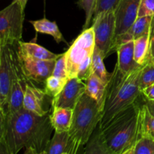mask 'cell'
<instances>
[{
  "label": "cell",
  "mask_w": 154,
  "mask_h": 154,
  "mask_svg": "<svg viewBox=\"0 0 154 154\" xmlns=\"http://www.w3.org/2000/svg\"><path fill=\"white\" fill-rule=\"evenodd\" d=\"M53 130L48 114L36 115L23 108L6 114L5 140L13 154H17L23 148L44 151Z\"/></svg>",
  "instance_id": "6da1fadb"
},
{
  "label": "cell",
  "mask_w": 154,
  "mask_h": 154,
  "mask_svg": "<svg viewBox=\"0 0 154 154\" xmlns=\"http://www.w3.org/2000/svg\"><path fill=\"white\" fill-rule=\"evenodd\" d=\"M143 66L128 74L122 73L117 66L107 85L105 104L99 127L102 128L116 115L136 102L141 93L139 78Z\"/></svg>",
  "instance_id": "7a4b0ae2"
},
{
  "label": "cell",
  "mask_w": 154,
  "mask_h": 154,
  "mask_svg": "<svg viewBox=\"0 0 154 154\" xmlns=\"http://www.w3.org/2000/svg\"><path fill=\"white\" fill-rule=\"evenodd\" d=\"M140 106L135 104L116 115L100 128L105 144L111 154H123L134 147L139 136Z\"/></svg>",
  "instance_id": "3957f363"
},
{
  "label": "cell",
  "mask_w": 154,
  "mask_h": 154,
  "mask_svg": "<svg viewBox=\"0 0 154 154\" xmlns=\"http://www.w3.org/2000/svg\"><path fill=\"white\" fill-rule=\"evenodd\" d=\"M102 113L96 101L84 93L73 109L72 124L69 130L70 154H77L80 147L85 146L99 125Z\"/></svg>",
  "instance_id": "277c9868"
},
{
  "label": "cell",
  "mask_w": 154,
  "mask_h": 154,
  "mask_svg": "<svg viewBox=\"0 0 154 154\" xmlns=\"http://www.w3.org/2000/svg\"><path fill=\"white\" fill-rule=\"evenodd\" d=\"M94 48V32L90 26L84 29L64 53L69 79L78 78L85 82L91 73Z\"/></svg>",
  "instance_id": "5b68a950"
},
{
  "label": "cell",
  "mask_w": 154,
  "mask_h": 154,
  "mask_svg": "<svg viewBox=\"0 0 154 154\" xmlns=\"http://www.w3.org/2000/svg\"><path fill=\"white\" fill-rule=\"evenodd\" d=\"M23 21L24 8L14 0L0 11V41L3 44H17L22 38Z\"/></svg>",
  "instance_id": "8992f818"
},
{
  "label": "cell",
  "mask_w": 154,
  "mask_h": 154,
  "mask_svg": "<svg viewBox=\"0 0 154 154\" xmlns=\"http://www.w3.org/2000/svg\"><path fill=\"white\" fill-rule=\"evenodd\" d=\"M95 45L105 57L114 51L116 17L114 11L104 12L93 19Z\"/></svg>",
  "instance_id": "52a82bcc"
},
{
  "label": "cell",
  "mask_w": 154,
  "mask_h": 154,
  "mask_svg": "<svg viewBox=\"0 0 154 154\" xmlns=\"http://www.w3.org/2000/svg\"><path fill=\"white\" fill-rule=\"evenodd\" d=\"M16 45L2 43L0 51V104L4 108L7 103L14 71L19 65L17 48H14Z\"/></svg>",
  "instance_id": "ba28073f"
},
{
  "label": "cell",
  "mask_w": 154,
  "mask_h": 154,
  "mask_svg": "<svg viewBox=\"0 0 154 154\" xmlns=\"http://www.w3.org/2000/svg\"><path fill=\"white\" fill-rule=\"evenodd\" d=\"M21 71L28 81L45 84L52 75L56 60H39L17 54Z\"/></svg>",
  "instance_id": "9c48e42d"
},
{
  "label": "cell",
  "mask_w": 154,
  "mask_h": 154,
  "mask_svg": "<svg viewBox=\"0 0 154 154\" xmlns=\"http://www.w3.org/2000/svg\"><path fill=\"white\" fill-rule=\"evenodd\" d=\"M140 2L141 0H120L114 11L116 17L115 39L128 31L136 20Z\"/></svg>",
  "instance_id": "30bf717a"
},
{
  "label": "cell",
  "mask_w": 154,
  "mask_h": 154,
  "mask_svg": "<svg viewBox=\"0 0 154 154\" xmlns=\"http://www.w3.org/2000/svg\"><path fill=\"white\" fill-rule=\"evenodd\" d=\"M86 84L78 78H70L67 81L60 94L53 98V107L67 108L74 109L78 100L85 93Z\"/></svg>",
  "instance_id": "8fae6325"
},
{
  "label": "cell",
  "mask_w": 154,
  "mask_h": 154,
  "mask_svg": "<svg viewBox=\"0 0 154 154\" xmlns=\"http://www.w3.org/2000/svg\"><path fill=\"white\" fill-rule=\"evenodd\" d=\"M28 80L21 71L20 63L14 71L11 87L5 110L6 114H11L23 108L24 96Z\"/></svg>",
  "instance_id": "7c38bea8"
},
{
  "label": "cell",
  "mask_w": 154,
  "mask_h": 154,
  "mask_svg": "<svg viewBox=\"0 0 154 154\" xmlns=\"http://www.w3.org/2000/svg\"><path fill=\"white\" fill-rule=\"evenodd\" d=\"M153 17H138L132 26L124 34L115 39L114 50L117 49L119 45L123 43L134 41L150 32L153 31Z\"/></svg>",
  "instance_id": "4fadbf2b"
},
{
  "label": "cell",
  "mask_w": 154,
  "mask_h": 154,
  "mask_svg": "<svg viewBox=\"0 0 154 154\" xmlns=\"http://www.w3.org/2000/svg\"><path fill=\"white\" fill-rule=\"evenodd\" d=\"M45 90L27 83L23 108L38 116H45L48 111L44 108V102L46 96Z\"/></svg>",
  "instance_id": "5bb4252c"
},
{
  "label": "cell",
  "mask_w": 154,
  "mask_h": 154,
  "mask_svg": "<svg viewBox=\"0 0 154 154\" xmlns=\"http://www.w3.org/2000/svg\"><path fill=\"white\" fill-rule=\"evenodd\" d=\"M117 52V63L116 66L123 74H128L141 67L134 58V41L119 45L116 49Z\"/></svg>",
  "instance_id": "9a60e30c"
},
{
  "label": "cell",
  "mask_w": 154,
  "mask_h": 154,
  "mask_svg": "<svg viewBox=\"0 0 154 154\" xmlns=\"http://www.w3.org/2000/svg\"><path fill=\"white\" fill-rule=\"evenodd\" d=\"M17 52L20 55L39 60H57L63 55L52 53L35 42H23L22 41L17 43Z\"/></svg>",
  "instance_id": "2e32d148"
},
{
  "label": "cell",
  "mask_w": 154,
  "mask_h": 154,
  "mask_svg": "<svg viewBox=\"0 0 154 154\" xmlns=\"http://www.w3.org/2000/svg\"><path fill=\"white\" fill-rule=\"evenodd\" d=\"M85 84V93L96 101L102 111L105 104L107 84L92 72L86 80Z\"/></svg>",
  "instance_id": "e0dca14e"
},
{
  "label": "cell",
  "mask_w": 154,
  "mask_h": 154,
  "mask_svg": "<svg viewBox=\"0 0 154 154\" xmlns=\"http://www.w3.org/2000/svg\"><path fill=\"white\" fill-rule=\"evenodd\" d=\"M72 116L73 109L72 108L53 107L50 120L54 132H69L72 124Z\"/></svg>",
  "instance_id": "ac0fdd59"
},
{
  "label": "cell",
  "mask_w": 154,
  "mask_h": 154,
  "mask_svg": "<svg viewBox=\"0 0 154 154\" xmlns=\"http://www.w3.org/2000/svg\"><path fill=\"white\" fill-rule=\"evenodd\" d=\"M47 154H63L71 152V141L69 132H54L47 146Z\"/></svg>",
  "instance_id": "d6986e66"
},
{
  "label": "cell",
  "mask_w": 154,
  "mask_h": 154,
  "mask_svg": "<svg viewBox=\"0 0 154 154\" xmlns=\"http://www.w3.org/2000/svg\"><path fill=\"white\" fill-rule=\"evenodd\" d=\"M153 31L134 40V58L139 66H144L151 57L150 56V42Z\"/></svg>",
  "instance_id": "ffe728a7"
},
{
  "label": "cell",
  "mask_w": 154,
  "mask_h": 154,
  "mask_svg": "<svg viewBox=\"0 0 154 154\" xmlns=\"http://www.w3.org/2000/svg\"><path fill=\"white\" fill-rule=\"evenodd\" d=\"M29 23L37 32L51 35L57 43L64 42L67 44L55 21H51L47 18H43L38 20H30Z\"/></svg>",
  "instance_id": "44dd1931"
},
{
  "label": "cell",
  "mask_w": 154,
  "mask_h": 154,
  "mask_svg": "<svg viewBox=\"0 0 154 154\" xmlns=\"http://www.w3.org/2000/svg\"><path fill=\"white\" fill-rule=\"evenodd\" d=\"M82 154H111L104 141L99 125L84 146Z\"/></svg>",
  "instance_id": "7402d4cb"
},
{
  "label": "cell",
  "mask_w": 154,
  "mask_h": 154,
  "mask_svg": "<svg viewBox=\"0 0 154 154\" xmlns=\"http://www.w3.org/2000/svg\"><path fill=\"white\" fill-rule=\"evenodd\" d=\"M139 136L154 140V117L149 113L145 105L140 106L138 116Z\"/></svg>",
  "instance_id": "603a6c76"
},
{
  "label": "cell",
  "mask_w": 154,
  "mask_h": 154,
  "mask_svg": "<svg viewBox=\"0 0 154 154\" xmlns=\"http://www.w3.org/2000/svg\"><path fill=\"white\" fill-rule=\"evenodd\" d=\"M104 59H105V57L103 54L95 45L93 58H92L91 72L96 74L105 84L108 85L111 79V73H108L106 71L105 63H104Z\"/></svg>",
  "instance_id": "cb8c5ba5"
},
{
  "label": "cell",
  "mask_w": 154,
  "mask_h": 154,
  "mask_svg": "<svg viewBox=\"0 0 154 154\" xmlns=\"http://www.w3.org/2000/svg\"><path fill=\"white\" fill-rule=\"evenodd\" d=\"M69 80L62 79L58 77L51 75L45 82V91L47 95L55 98L64 88Z\"/></svg>",
  "instance_id": "d4e9b609"
},
{
  "label": "cell",
  "mask_w": 154,
  "mask_h": 154,
  "mask_svg": "<svg viewBox=\"0 0 154 154\" xmlns=\"http://www.w3.org/2000/svg\"><path fill=\"white\" fill-rule=\"evenodd\" d=\"M154 84V59L150 58L141 69L139 86L141 92L144 89Z\"/></svg>",
  "instance_id": "484cf974"
},
{
  "label": "cell",
  "mask_w": 154,
  "mask_h": 154,
  "mask_svg": "<svg viewBox=\"0 0 154 154\" xmlns=\"http://www.w3.org/2000/svg\"><path fill=\"white\" fill-rule=\"evenodd\" d=\"M97 0H78L77 5L85 12V24L84 26V29L90 27V23H91L93 17L95 9Z\"/></svg>",
  "instance_id": "4316f807"
},
{
  "label": "cell",
  "mask_w": 154,
  "mask_h": 154,
  "mask_svg": "<svg viewBox=\"0 0 154 154\" xmlns=\"http://www.w3.org/2000/svg\"><path fill=\"white\" fill-rule=\"evenodd\" d=\"M134 154H154V140L140 137L134 146Z\"/></svg>",
  "instance_id": "83f0119b"
},
{
  "label": "cell",
  "mask_w": 154,
  "mask_h": 154,
  "mask_svg": "<svg viewBox=\"0 0 154 154\" xmlns=\"http://www.w3.org/2000/svg\"><path fill=\"white\" fill-rule=\"evenodd\" d=\"M120 2V0H97L93 19L104 12L114 11Z\"/></svg>",
  "instance_id": "f1b7e54d"
},
{
  "label": "cell",
  "mask_w": 154,
  "mask_h": 154,
  "mask_svg": "<svg viewBox=\"0 0 154 154\" xmlns=\"http://www.w3.org/2000/svg\"><path fill=\"white\" fill-rule=\"evenodd\" d=\"M52 75L58 77L62 79L69 80V75H68L67 65H66V60L64 54H63L61 57H59L56 60L55 66H54Z\"/></svg>",
  "instance_id": "f546056e"
},
{
  "label": "cell",
  "mask_w": 154,
  "mask_h": 154,
  "mask_svg": "<svg viewBox=\"0 0 154 154\" xmlns=\"http://www.w3.org/2000/svg\"><path fill=\"white\" fill-rule=\"evenodd\" d=\"M150 16L154 17V0H141L138 17Z\"/></svg>",
  "instance_id": "4dcf8cb0"
},
{
  "label": "cell",
  "mask_w": 154,
  "mask_h": 154,
  "mask_svg": "<svg viewBox=\"0 0 154 154\" xmlns=\"http://www.w3.org/2000/svg\"><path fill=\"white\" fill-rule=\"evenodd\" d=\"M6 123V112L4 108H0V141L5 139Z\"/></svg>",
  "instance_id": "1f68e13d"
},
{
  "label": "cell",
  "mask_w": 154,
  "mask_h": 154,
  "mask_svg": "<svg viewBox=\"0 0 154 154\" xmlns=\"http://www.w3.org/2000/svg\"><path fill=\"white\" fill-rule=\"evenodd\" d=\"M143 96L146 99L148 100H154V84L144 89L141 92Z\"/></svg>",
  "instance_id": "d6a6232c"
},
{
  "label": "cell",
  "mask_w": 154,
  "mask_h": 154,
  "mask_svg": "<svg viewBox=\"0 0 154 154\" xmlns=\"http://www.w3.org/2000/svg\"><path fill=\"white\" fill-rule=\"evenodd\" d=\"M0 154H13L5 139L0 141Z\"/></svg>",
  "instance_id": "836d02e7"
},
{
  "label": "cell",
  "mask_w": 154,
  "mask_h": 154,
  "mask_svg": "<svg viewBox=\"0 0 154 154\" xmlns=\"http://www.w3.org/2000/svg\"><path fill=\"white\" fill-rule=\"evenodd\" d=\"M144 105L147 107L149 113L154 117V100H148V99H145Z\"/></svg>",
  "instance_id": "e575fe53"
},
{
  "label": "cell",
  "mask_w": 154,
  "mask_h": 154,
  "mask_svg": "<svg viewBox=\"0 0 154 154\" xmlns=\"http://www.w3.org/2000/svg\"><path fill=\"white\" fill-rule=\"evenodd\" d=\"M150 56L151 58L154 59V32L153 31L150 42Z\"/></svg>",
  "instance_id": "d590c367"
},
{
  "label": "cell",
  "mask_w": 154,
  "mask_h": 154,
  "mask_svg": "<svg viewBox=\"0 0 154 154\" xmlns=\"http://www.w3.org/2000/svg\"><path fill=\"white\" fill-rule=\"evenodd\" d=\"M24 154H47V152L45 150L42 152H36L35 150H32V149H26L25 153Z\"/></svg>",
  "instance_id": "8d00e7d4"
},
{
  "label": "cell",
  "mask_w": 154,
  "mask_h": 154,
  "mask_svg": "<svg viewBox=\"0 0 154 154\" xmlns=\"http://www.w3.org/2000/svg\"><path fill=\"white\" fill-rule=\"evenodd\" d=\"M15 1H17L22 5V7L25 9V7L26 5V3L28 2V0H15Z\"/></svg>",
  "instance_id": "74e56055"
},
{
  "label": "cell",
  "mask_w": 154,
  "mask_h": 154,
  "mask_svg": "<svg viewBox=\"0 0 154 154\" xmlns=\"http://www.w3.org/2000/svg\"><path fill=\"white\" fill-rule=\"evenodd\" d=\"M123 154H134V147L126 150V151L125 152V153H123Z\"/></svg>",
  "instance_id": "f35d334b"
},
{
  "label": "cell",
  "mask_w": 154,
  "mask_h": 154,
  "mask_svg": "<svg viewBox=\"0 0 154 154\" xmlns=\"http://www.w3.org/2000/svg\"><path fill=\"white\" fill-rule=\"evenodd\" d=\"M2 42H1V41H0V51H1V47H2Z\"/></svg>",
  "instance_id": "ab89813d"
},
{
  "label": "cell",
  "mask_w": 154,
  "mask_h": 154,
  "mask_svg": "<svg viewBox=\"0 0 154 154\" xmlns=\"http://www.w3.org/2000/svg\"><path fill=\"white\" fill-rule=\"evenodd\" d=\"M63 154H69V153H63Z\"/></svg>",
  "instance_id": "60d3db41"
},
{
  "label": "cell",
  "mask_w": 154,
  "mask_h": 154,
  "mask_svg": "<svg viewBox=\"0 0 154 154\" xmlns=\"http://www.w3.org/2000/svg\"><path fill=\"white\" fill-rule=\"evenodd\" d=\"M0 108H2V105H1V104H0Z\"/></svg>",
  "instance_id": "b9f144b4"
}]
</instances>
